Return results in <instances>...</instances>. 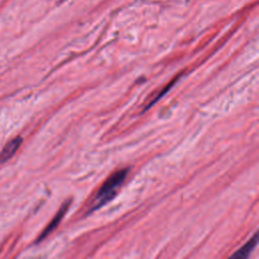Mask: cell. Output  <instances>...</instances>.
<instances>
[{"instance_id": "cell-1", "label": "cell", "mask_w": 259, "mask_h": 259, "mask_svg": "<svg viewBox=\"0 0 259 259\" xmlns=\"http://www.w3.org/2000/svg\"><path fill=\"white\" fill-rule=\"evenodd\" d=\"M128 173L127 169H120L113 174H111L106 181L101 185L99 190L95 195V199L93 201V208H98L108 201H110L120 188L121 184L123 183L126 175Z\"/></svg>"}, {"instance_id": "cell-2", "label": "cell", "mask_w": 259, "mask_h": 259, "mask_svg": "<svg viewBox=\"0 0 259 259\" xmlns=\"http://www.w3.org/2000/svg\"><path fill=\"white\" fill-rule=\"evenodd\" d=\"M69 206H70V201H67V202H65V203L62 205V207L59 209V211H58L57 214L54 217V219L51 221V223H50V224L46 227V229L41 232V234L39 235V237H38V239L36 240V242H39V241H41L42 239H45L51 232H53V231L57 228V226L60 224L62 218L64 217V214H65L66 211L68 210Z\"/></svg>"}, {"instance_id": "cell-3", "label": "cell", "mask_w": 259, "mask_h": 259, "mask_svg": "<svg viewBox=\"0 0 259 259\" xmlns=\"http://www.w3.org/2000/svg\"><path fill=\"white\" fill-rule=\"evenodd\" d=\"M22 143L21 137H16L13 140H11L0 152V163L6 162L8 159H10L14 153L17 151L19 146Z\"/></svg>"}, {"instance_id": "cell-4", "label": "cell", "mask_w": 259, "mask_h": 259, "mask_svg": "<svg viewBox=\"0 0 259 259\" xmlns=\"http://www.w3.org/2000/svg\"><path fill=\"white\" fill-rule=\"evenodd\" d=\"M257 240H258V236H257V234H255L252 239H250L243 247H241V248L233 255V257H237V258L248 257V256L250 255V253L252 252V250H253V249L255 248V246L257 245Z\"/></svg>"}]
</instances>
